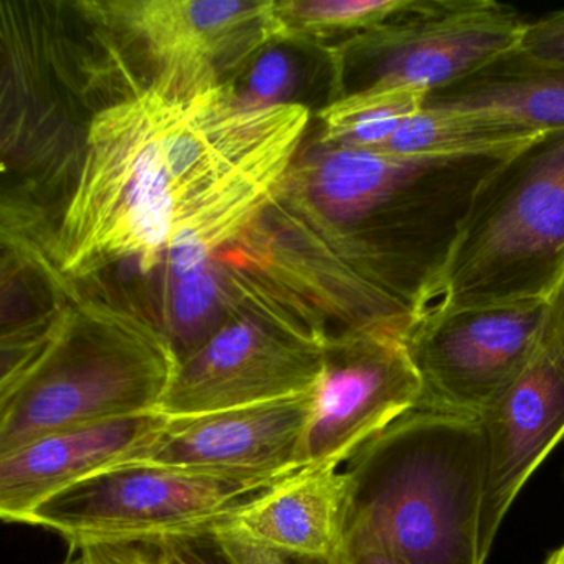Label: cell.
Returning a JSON list of instances; mask_svg holds the SVG:
<instances>
[{"label": "cell", "mask_w": 564, "mask_h": 564, "mask_svg": "<svg viewBox=\"0 0 564 564\" xmlns=\"http://www.w3.org/2000/svg\"><path fill=\"white\" fill-rule=\"evenodd\" d=\"M546 564H564V544L547 557Z\"/></svg>", "instance_id": "obj_26"}, {"label": "cell", "mask_w": 564, "mask_h": 564, "mask_svg": "<svg viewBox=\"0 0 564 564\" xmlns=\"http://www.w3.org/2000/svg\"><path fill=\"white\" fill-rule=\"evenodd\" d=\"M180 358L166 332L110 308L65 312L2 375L0 455L55 432L160 412Z\"/></svg>", "instance_id": "obj_4"}, {"label": "cell", "mask_w": 564, "mask_h": 564, "mask_svg": "<svg viewBox=\"0 0 564 564\" xmlns=\"http://www.w3.org/2000/svg\"><path fill=\"white\" fill-rule=\"evenodd\" d=\"M345 471V546L376 547L408 564H485L478 419L408 412L371 438Z\"/></svg>", "instance_id": "obj_3"}, {"label": "cell", "mask_w": 564, "mask_h": 564, "mask_svg": "<svg viewBox=\"0 0 564 564\" xmlns=\"http://www.w3.org/2000/svg\"><path fill=\"white\" fill-rule=\"evenodd\" d=\"M540 134L488 111L422 108L375 153L401 158H465L517 150Z\"/></svg>", "instance_id": "obj_17"}, {"label": "cell", "mask_w": 564, "mask_h": 564, "mask_svg": "<svg viewBox=\"0 0 564 564\" xmlns=\"http://www.w3.org/2000/svg\"><path fill=\"white\" fill-rule=\"evenodd\" d=\"M563 282L564 131H553L508 154L481 183L437 303L550 300Z\"/></svg>", "instance_id": "obj_5"}, {"label": "cell", "mask_w": 564, "mask_h": 564, "mask_svg": "<svg viewBox=\"0 0 564 564\" xmlns=\"http://www.w3.org/2000/svg\"><path fill=\"white\" fill-rule=\"evenodd\" d=\"M424 108L488 111L536 134L564 131V62L541 61L518 47L429 91Z\"/></svg>", "instance_id": "obj_16"}, {"label": "cell", "mask_w": 564, "mask_h": 564, "mask_svg": "<svg viewBox=\"0 0 564 564\" xmlns=\"http://www.w3.org/2000/svg\"><path fill=\"white\" fill-rule=\"evenodd\" d=\"M163 544L173 564H226L206 538L166 541ZM296 564H336V560H300Z\"/></svg>", "instance_id": "obj_24"}, {"label": "cell", "mask_w": 564, "mask_h": 564, "mask_svg": "<svg viewBox=\"0 0 564 564\" xmlns=\"http://www.w3.org/2000/svg\"><path fill=\"white\" fill-rule=\"evenodd\" d=\"M292 85V65L285 55L279 52L267 54L250 75L249 90L242 95L243 104L250 107H273L285 104L283 95Z\"/></svg>", "instance_id": "obj_21"}, {"label": "cell", "mask_w": 564, "mask_h": 564, "mask_svg": "<svg viewBox=\"0 0 564 564\" xmlns=\"http://www.w3.org/2000/svg\"><path fill=\"white\" fill-rule=\"evenodd\" d=\"M412 6L414 0H285L275 2V21L279 39L349 35L351 41L401 18Z\"/></svg>", "instance_id": "obj_19"}, {"label": "cell", "mask_w": 564, "mask_h": 564, "mask_svg": "<svg viewBox=\"0 0 564 564\" xmlns=\"http://www.w3.org/2000/svg\"><path fill=\"white\" fill-rule=\"evenodd\" d=\"M315 389L295 398L176 417L130 464L239 478H282L305 468L302 444Z\"/></svg>", "instance_id": "obj_13"}, {"label": "cell", "mask_w": 564, "mask_h": 564, "mask_svg": "<svg viewBox=\"0 0 564 564\" xmlns=\"http://www.w3.org/2000/svg\"><path fill=\"white\" fill-rule=\"evenodd\" d=\"M310 123L300 104L250 107L227 85L171 97L153 85L90 121L84 163L55 234L70 276L163 257L194 275L282 193Z\"/></svg>", "instance_id": "obj_1"}, {"label": "cell", "mask_w": 564, "mask_h": 564, "mask_svg": "<svg viewBox=\"0 0 564 564\" xmlns=\"http://www.w3.org/2000/svg\"><path fill=\"white\" fill-rule=\"evenodd\" d=\"M326 338L286 313L227 318L181 362L160 412L171 419L193 417L313 391Z\"/></svg>", "instance_id": "obj_9"}, {"label": "cell", "mask_w": 564, "mask_h": 564, "mask_svg": "<svg viewBox=\"0 0 564 564\" xmlns=\"http://www.w3.org/2000/svg\"><path fill=\"white\" fill-rule=\"evenodd\" d=\"M74 550H75V547H74ZM77 551H78L77 556L68 557V561H65L64 564H87V563H85L84 556H82L80 550H77Z\"/></svg>", "instance_id": "obj_27"}, {"label": "cell", "mask_w": 564, "mask_h": 564, "mask_svg": "<svg viewBox=\"0 0 564 564\" xmlns=\"http://www.w3.org/2000/svg\"><path fill=\"white\" fill-rule=\"evenodd\" d=\"M167 422L161 412L101 422L55 432L0 455V517L28 523L35 508L58 491L137 460Z\"/></svg>", "instance_id": "obj_14"}, {"label": "cell", "mask_w": 564, "mask_h": 564, "mask_svg": "<svg viewBox=\"0 0 564 564\" xmlns=\"http://www.w3.org/2000/svg\"><path fill=\"white\" fill-rule=\"evenodd\" d=\"M527 24L491 0H414L401 18L339 47V97L447 87L520 47Z\"/></svg>", "instance_id": "obj_7"}, {"label": "cell", "mask_w": 564, "mask_h": 564, "mask_svg": "<svg viewBox=\"0 0 564 564\" xmlns=\"http://www.w3.org/2000/svg\"><path fill=\"white\" fill-rule=\"evenodd\" d=\"M204 538L226 564H296L300 561L223 524H216Z\"/></svg>", "instance_id": "obj_20"}, {"label": "cell", "mask_w": 564, "mask_h": 564, "mask_svg": "<svg viewBox=\"0 0 564 564\" xmlns=\"http://www.w3.org/2000/svg\"><path fill=\"white\" fill-rule=\"evenodd\" d=\"M143 47L153 87L194 97L219 87L227 68L279 39L275 2L250 0H120L85 4Z\"/></svg>", "instance_id": "obj_10"}, {"label": "cell", "mask_w": 564, "mask_h": 564, "mask_svg": "<svg viewBox=\"0 0 564 564\" xmlns=\"http://www.w3.org/2000/svg\"><path fill=\"white\" fill-rule=\"evenodd\" d=\"M425 97L427 91L409 87L335 98L319 110V144L378 151L412 115L424 108Z\"/></svg>", "instance_id": "obj_18"}, {"label": "cell", "mask_w": 564, "mask_h": 564, "mask_svg": "<svg viewBox=\"0 0 564 564\" xmlns=\"http://www.w3.org/2000/svg\"><path fill=\"white\" fill-rule=\"evenodd\" d=\"M421 381L404 336L386 329L333 333L302 444L306 467H341L376 435L417 411Z\"/></svg>", "instance_id": "obj_11"}, {"label": "cell", "mask_w": 564, "mask_h": 564, "mask_svg": "<svg viewBox=\"0 0 564 564\" xmlns=\"http://www.w3.org/2000/svg\"><path fill=\"white\" fill-rule=\"evenodd\" d=\"M550 300L435 303L404 338L421 381L417 411L480 419L530 361Z\"/></svg>", "instance_id": "obj_8"}, {"label": "cell", "mask_w": 564, "mask_h": 564, "mask_svg": "<svg viewBox=\"0 0 564 564\" xmlns=\"http://www.w3.org/2000/svg\"><path fill=\"white\" fill-rule=\"evenodd\" d=\"M335 560L336 564H408L394 554L376 550V547L345 546V544L339 547Z\"/></svg>", "instance_id": "obj_25"}, {"label": "cell", "mask_w": 564, "mask_h": 564, "mask_svg": "<svg viewBox=\"0 0 564 564\" xmlns=\"http://www.w3.org/2000/svg\"><path fill=\"white\" fill-rule=\"evenodd\" d=\"M348 491L345 470L305 467L217 524L299 560H332L345 540Z\"/></svg>", "instance_id": "obj_15"}, {"label": "cell", "mask_w": 564, "mask_h": 564, "mask_svg": "<svg viewBox=\"0 0 564 564\" xmlns=\"http://www.w3.org/2000/svg\"><path fill=\"white\" fill-rule=\"evenodd\" d=\"M285 478L115 465L58 491L35 508L25 524L55 531L72 547L197 540L237 507Z\"/></svg>", "instance_id": "obj_6"}, {"label": "cell", "mask_w": 564, "mask_h": 564, "mask_svg": "<svg viewBox=\"0 0 564 564\" xmlns=\"http://www.w3.org/2000/svg\"><path fill=\"white\" fill-rule=\"evenodd\" d=\"M87 564H173L163 543H104L75 547Z\"/></svg>", "instance_id": "obj_22"}, {"label": "cell", "mask_w": 564, "mask_h": 564, "mask_svg": "<svg viewBox=\"0 0 564 564\" xmlns=\"http://www.w3.org/2000/svg\"><path fill=\"white\" fill-rule=\"evenodd\" d=\"M520 48L541 61L564 62V9L528 22Z\"/></svg>", "instance_id": "obj_23"}, {"label": "cell", "mask_w": 564, "mask_h": 564, "mask_svg": "<svg viewBox=\"0 0 564 564\" xmlns=\"http://www.w3.org/2000/svg\"><path fill=\"white\" fill-rule=\"evenodd\" d=\"M478 421L485 445L480 553L487 561L514 498L564 437V282L547 303L530 361Z\"/></svg>", "instance_id": "obj_12"}, {"label": "cell", "mask_w": 564, "mask_h": 564, "mask_svg": "<svg viewBox=\"0 0 564 564\" xmlns=\"http://www.w3.org/2000/svg\"><path fill=\"white\" fill-rule=\"evenodd\" d=\"M513 151L401 158L328 147L313 158L306 184L336 256L419 318L441 300L481 183Z\"/></svg>", "instance_id": "obj_2"}]
</instances>
